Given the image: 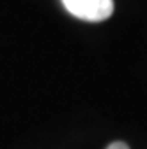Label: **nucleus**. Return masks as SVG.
I'll return each mask as SVG.
<instances>
[{
  "label": "nucleus",
  "mask_w": 147,
  "mask_h": 149,
  "mask_svg": "<svg viewBox=\"0 0 147 149\" xmlns=\"http://www.w3.org/2000/svg\"><path fill=\"white\" fill-rule=\"evenodd\" d=\"M106 149H130V146H128L126 142H112Z\"/></svg>",
  "instance_id": "f03ea898"
},
{
  "label": "nucleus",
  "mask_w": 147,
  "mask_h": 149,
  "mask_svg": "<svg viewBox=\"0 0 147 149\" xmlns=\"http://www.w3.org/2000/svg\"><path fill=\"white\" fill-rule=\"evenodd\" d=\"M64 7L85 22H103L114 13V0H62Z\"/></svg>",
  "instance_id": "f257e3e1"
}]
</instances>
